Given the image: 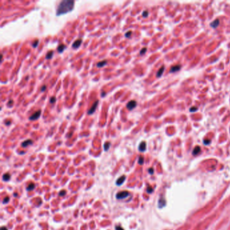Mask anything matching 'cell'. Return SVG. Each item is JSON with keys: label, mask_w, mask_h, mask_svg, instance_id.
Returning <instances> with one entry per match:
<instances>
[{"label": "cell", "mask_w": 230, "mask_h": 230, "mask_svg": "<svg viewBox=\"0 0 230 230\" xmlns=\"http://www.w3.org/2000/svg\"><path fill=\"white\" fill-rule=\"evenodd\" d=\"M74 6V1H72V0H63V1L60 2L59 5H58L56 11V15L60 16L62 15V14L68 13L73 10Z\"/></svg>", "instance_id": "obj_1"}, {"label": "cell", "mask_w": 230, "mask_h": 230, "mask_svg": "<svg viewBox=\"0 0 230 230\" xmlns=\"http://www.w3.org/2000/svg\"><path fill=\"white\" fill-rule=\"evenodd\" d=\"M130 193L128 191H121L120 193H118L116 194V198L118 199H124L125 198H126L129 196Z\"/></svg>", "instance_id": "obj_2"}, {"label": "cell", "mask_w": 230, "mask_h": 230, "mask_svg": "<svg viewBox=\"0 0 230 230\" xmlns=\"http://www.w3.org/2000/svg\"><path fill=\"white\" fill-rule=\"evenodd\" d=\"M40 113H41V111L40 110H38L37 112H34L33 115L30 116L29 118V120H35L39 118L40 115Z\"/></svg>", "instance_id": "obj_3"}, {"label": "cell", "mask_w": 230, "mask_h": 230, "mask_svg": "<svg viewBox=\"0 0 230 230\" xmlns=\"http://www.w3.org/2000/svg\"><path fill=\"white\" fill-rule=\"evenodd\" d=\"M136 105H137L136 101L134 100H132V101H130L128 103L126 107L129 110H132L136 106Z\"/></svg>", "instance_id": "obj_4"}, {"label": "cell", "mask_w": 230, "mask_h": 230, "mask_svg": "<svg viewBox=\"0 0 230 230\" xmlns=\"http://www.w3.org/2000/svg\"><path fill=\"white\" fill-rule=\"evenodd\" d=\"M98 104H99V101H96L95 102V103L92 105V106L91 108L89 110V112H88V114L89 115H91V114H92V113L95 112V110H96V109H97V107L98 105Z\"/></svg>", "instance_id": "obj_5"}, {"label": "cell", "mask_w": 230, "mask_h": 230, "mask_svg": "<svg viewBox=\"0 0 230 230\" xmlns=\"http://www.w3.org/2000/svg\"><path fill=\"white\" fill-rule=\"evenodd\" d=\"M82 41H83L82 39H80L75 40L73 44H72V47L74 49H78L81 45V44H82Z\"/></svg>", "instance_id": "obj_6"}, {"label": "cell", "mask_w": 230, "mask_h": 230, "mask_svg": "<svg viewBox=\"0 0 230 230\" xmlns=\"http://www.w3.org/2000/svg\"><path fill=\"white\" fill-rule=\"evenodd\" d=\"M125 180H126V176H121L120 177H119V178L117 180V181H116V184H117L118 186L121 185L124 182Z\"/></svg>", "instance_id": "obj_7"}, {"label": "cell", "mask_w": 230, "mask_h": 230, "mask_svg": "<svg viewBox=\"0 0 230 230\" xmlns=\"http://www.w3.org/2000/svg\"><path fill=\"white\" fill-rule=\"evenodd\" d=\"M146 148H147V144H146V142H142L141 144H140L139 145V151H141V152H144V151L146 150Z\"/></svg>", "instance_id": "obj_8"}, {"label": "cell", "mask_w": 230, "mask_h": 230, "mask_svg": "<svg viewBox=\"0 0 230 230\" xmlns=\"http://www.w3.org/2000/svg\"><path fill=\"white\" fill-rule=\"evenodd\" d=\"M180 68H181V66L176 65V66L171 67L170 72H171V73H173V72H176L179 71L180 70Z\"/></svg>", "instance_id": "obj_9"}, {"label": "cell", "mask_w": 230, "mask_h": 230, "mask_svg": "<svg viewBox=\"0 0 230 230\" xmlns=\"http://www.w3.org/2000/svg\"><path fill=\"white\" fill-rule=\"evenodd\" d=\"M32 144H33V141H32V140H30V139L27 140V141H25L22 142V147H26L27 146H29V145H31Z\"/></svg>", "instance_id": "obj_10"}, {"label": "cell", "mask_w": 230, "mask_h": 230, "mask_svg": "<svg viewBox=\"0 0 230 230\" xmlns=\"http://www.w3.org/2000/svg\"><path fill=\"white\" fill-rule=\"evenodd\" d=\"M219 24V20L216 19L215 20H214L213 22H212L210 25H211V27L212 28H217Z\"/></svg>", "instance_id": "obj_11"}, {"label": "cell", "mask_w": 230, "mask_h": 230, "mask_svg": "<svg viewBox=\"0 0 230 230\" xmlns=\"http://www.w3.org/2000/svg\"><path fill=\"white\" fill-rule=\"evenodd\" d=\"M164 70H165V67L164 66H162L161 68L159 70V71L157 72V77H161V76H162V74H163V73H164Z\"/></svg>", "instance_id": "obj_12"}, {"label": "cell", "mask_w": 230, "mask_h": 230, "mask_svg": "<svg viewBox=\"0 0 230 230\" xmlns=\"http://www.w3.org/2000/svg\"><path fill=\"white\" fill-rule=\"evenodd\" d=\"M65 48H66V46L64 45L61 44L57 47V51L59 52V53H62V52L64 51Z\"/></svg>", "instance_id": "obj_13"}, {"label": "cell", "mask_w": 230, "mask_h": 230, "mask_svg": "<svg viewBox=\"0 0 230 230\" xmlns=\"http://www.w3.org/2000/svg\"><path fill=\"white\" fill-rule=\"evenodd\" d=\"M200 151H201V149H200V147H199V146L196 147H195L194 148V150H193V155H198V154H199L200 152Z\"/></svg>", "instance_id": "obj_14"}, {"label": "cell", "mask_w": 230, "mask_h": 230, "mask_svg": "<svg viewBox=\"0 0 230 230\" xmlns=\"http://www.w3.org/2000/svg\"><path fill=\"white\" fill-rule=\"evenodd\" d=\"M53 51H49L47 52V53L45 57H46L47 60H50V59H51L52 57H53Z\"/></svg>", "instance_id": "obj_15"}, {"label": "cell", "mask_w": 230, "mask_h": 230, "mask_svg": "<svg viewBox=\"0 0 230 230\" xmlns=\"http://www.w3.org/2000/svg\"><path fill=\"white\" fill-rule=\"evenodd\" d=\"M107 62L106 60L101 61V62H99L97 63V66L98 67V68H101V67L105 66L107 64Z\"/></svg>", "instance_id": "obj_16"}, {"label": "cell", "mask_w": 230, "mask_h": 230, "mask_svg": "<svg viewBox=\"0 0 230 230\" xmlns=\"http://www.w3.org/2000/svg\"><path fill=\"white\" fill-rule=\"evenodd\" d=\"M10 179V173H6L4 174V176H3V180H4V181H9Z\"/></svg>", "instance_id": "obj_17"}, {"label": "cell", "mask_w": 230, "mask_h": 230, "mask_svg": "<svg viewBox=\"0 0 230 230\" xmlns=\"http://www.w3.org/2000/svg\"><path fill=\"white\" fill-rule=\"evenodd\" d=\"M34 186H35V185H34V183H31L30 184H29L28 186H27V190L28 191H31V190H33V189L34 188Z\"/></svg>", "instance_id": "obj_18"}, {"label": "cell", "mask_w": 230, "mask_h": 230, "mask_svg": "<svg viewBox=\"0 0 230 230\" xmlns=\"http://www.w3.org/2000/svg\"><path fill=\"white\" fill-rule=\"evenodd\" d=\"M110 146H111V143H110L109 142H105V144H104V150L105 151H107L109 148Z\"/></svg>", "instance_id": "obj_19"}, {"label": "cell", "mask_w": 230, "mask_h": 230, "mask_svg": "<svg viewBox=\"0 0 230 230\" xmlns=\"http://www.w3.org/2000/svg\"><path fill=\"white\" fill-rule=\"evenodd\" d=\"M165 205V200L164 199H161V200H159V207L161 208Z\"/></svg>", "instance_id": "obj_20"}, {"label": "cell", "mask_w": 230, "mask_h": 230, "mask_svg": "<svg viewBox=\"0 0 230 230\" xmlns=\"http://www.w3.org/2000/svg\"><path fill=\"white\" fill-rule=\"evenodd\" d=\"M138 164L140 165H142L144 164V158L142 157H140L138 159Z\"/></svg>", "instance_id": "obj_21"}, {"label": "cell", "mask_w": 230, "mask_h": 230, "mask_svg": "<svg viewBox=\"0 0 230 230\" xmlns=\"http://www.w3.org/2000/svg\"><path fill=\"white\" fill-rule=\"evenodd\" d=\"M38 44H39V40L37 39L33 43V47H37V46L38 45Z\"/></svg>", "instance_id": "obj_22"}, {"label": "cell", "mask_w": 230, "mask_h": 230, "mask_svg": "<svg viewBox=\"0 0 230 230\" xmlns=\"http://www.w3.org/2000/svg\"><path fill=\"white\" fill-rule=\"evenodd\" d=\"M197 109H198V108L196 107H190V112H196V111H197Z\"/></svg>", "instance_id": "obj_23"}, {"label": "cell", "mask_w": 230, "mask_h": 230, "mask_svg": "<svg viewBox=\"0 0 230 230\" xmlns=\"http://www.w3.org/2000/svg\"><path fill=\"white\" fill-rule=\"evenodd\" d=\"M10 200V198L9 197H5V199H4V200H3V203L5 204V203H8V202H9Z\"/></svg>", "instance_id": "obj_24"}, {"label": "cell", "mask_w": 230, "mask_h": 230, "mask_svg": "<svg viewBox=\"0 0 230 230\" xmlns=\"http://www.w3.org/2000/svg\"><path fill=\"white\" fill-rule=\"evenodd\" d=\"M146 51H147V48H146V47L142 48V50H141V51H140V54H141V55L144 54Z\"/></svg>", "instance_id": "obj_25"}, {"label": "cell", "mask_w": 230, "mask_h": 230, "mask_svg": "<svg viewBox=\"0 0 230 230\" xmlns=\"http://www.w3.org/2000/svg\"><path fill=\"white\" fill-rule=\"evenodd\" d=\"M131 34H132V31H128L126 34H125V37H129L131 35Z\"/></svg>", "instance_id": "obj_26"}, {"label": "cell", "mask_w": 230, "mask_h": 230, "mask_svg": "<svg viewBox=\"0 0 230 230\" xmlns=\"http://www.w3.org/2000/svg\"><path fill=\"white\" fill-rule=\"evenodd\" d=\"M66 194V190H62L60 193L59 195H60V196H64V195Z\"/></svg>", "instance_id": "obj_27"}, {"label": "cell", "mask_w": 230, "mask_h": 230, "mask_svg": "<svg viewBox=\"0 0 230 230\" xmlns=\"http://www.w3.org/2000/svg\"><path fill=\"white\" fill-rule=\"evenodd\" d=\"M55 101H56V98L54 97H51V99H50V103H55Z\"/></svg>", "instance_id": "obj_28"}, {"label": "cell", "mask_w": 230, "mask_h": 230, "mask_svg": "<svg viewBox=\"0 0 230 230\" xmlns=\"http://www.w3.org/2000/svg\"><path fill=\"white\" fill-rule=\"evenodd\" d=\"M148 12L147 11H144V12L142 13V16L143 17H147V16H148Z\"/></svg>", "instance_id": "obj_29"}, {"label": "cell", "mask_w": 230, "mask_h": 230, "mask_svg": "<svg viewBox=\"0 0 230 230\" xmlns=\"http://www.w3.org/2000/svg\"><path fill=\"white\" fill-rule=\"evenodd\" d=\"M210 142H211L210 140H205V141H204V144H210Z\"/></svg>", "instance_id": "obj_30"}, {"label": "cell", "mask_w": 230, "mask_h": 230, "mask_svg": "<svg viewBox=\"0 0 230 230\" xmlns=\"http://www.w3.org/2000/svg\"><path fill=\"white\" fill-rule=\"evenodd\" d=\"M152 191H153V188H152L148 187V188H147V193H152Z\"/></svg>", "instance_id": "obj_31"}, {"label": "cell", "mask_w": 230, "mask_h": 230, "mask_svg": "<svg viewBox=\"0 0 230 230\" xmlns=\"http://www.w3.org/2000/svg\"><path fill=\"white\" fill-rule=\"evenodd\" d=\"M46 90V86L45 85H43L42 87H41V89H40V91L41 92H44Z\"/></svg>", "instance_id": "obj_32"}, {"label": "cell", "mask_w": 230, "mask_h": 230, "mask_svg": "<svg viewBox=\"0 0 230 230\" xmlns=\"http://www.w3.org/2000/svg\"><path fill=\"white\" fill-rule=\"evenodd\" d=\"M115 229L116 230H124L123 228H121V227H120V226H117V227H116V228H115Z\"/></svg>", "instance_id": "obj_33"}, {"label": "cell", "mask_w": 230, "mask_h": 230, "mask_svg": "<svg viewBox=\"0 0 230 230\" xmlns=\"http://www.w3.org/2000/svg\"><path fill=\"white\" fill-rule=\"evenodd\" d=\"M10 104L11 105H12V104H13V100H10L9 102H8V106H10Z\"/></svg>", "instance_id": "obj_34"}, {"label": "cell", "mask_w": 230, "mask_h": 230, "mask_svg": "<svg viewBox=\"0 0 230 230\" xmlns=\"http://www.w3.org/2000/svg\"><path fill=\"white\" fill-rule=\"evenodd\" d=\"M148 172H149L151 174H153V170L152 168H151L148 170Z\"/></svg>", "instance_id": "obj_35"}, {"label": "cell", "mask_w": 230, "mask_h": 230, "mask_svg": "<svg viewBox=\"0 0 230 230\" xmlns=\"http://www.w3.org/2000/svg\"><path fill=\"white\" fill-rule=\"evenodd\" d=\"M1 230H8V229L5 227H2Z\"/></svg>", "instance_id": "obj_36"}, {"label": "cell", "mask_w": 230, "mask_h": 230, "mask_svg": "<svg viewBox=\"0 0 230 230\" xmlns=\"http://www.w3.org/2000/svg\"><path fill=\"white\" fill-rule=\"evenodd\" d=\"M105 95H106V93H105V92H102L101 96H102V97H104V96Z\"/></svg>", "instance_id": "obj_37"}, {"label": "cell", "mask_w": 230, "mask_h": 230, "mask_svg": "<svg viewBox=\"0 0 230 230\" xmlns=\"http://www.w3.org/2000/svg\"><path fill=\"white\" fill-rule=\"evenodd\" d=\"M10 122H11V121H7V122H5V124H6L7 125H9L8 124H10Z\"/></svg>", "instance_id": "obj_38"}]
</instances>
